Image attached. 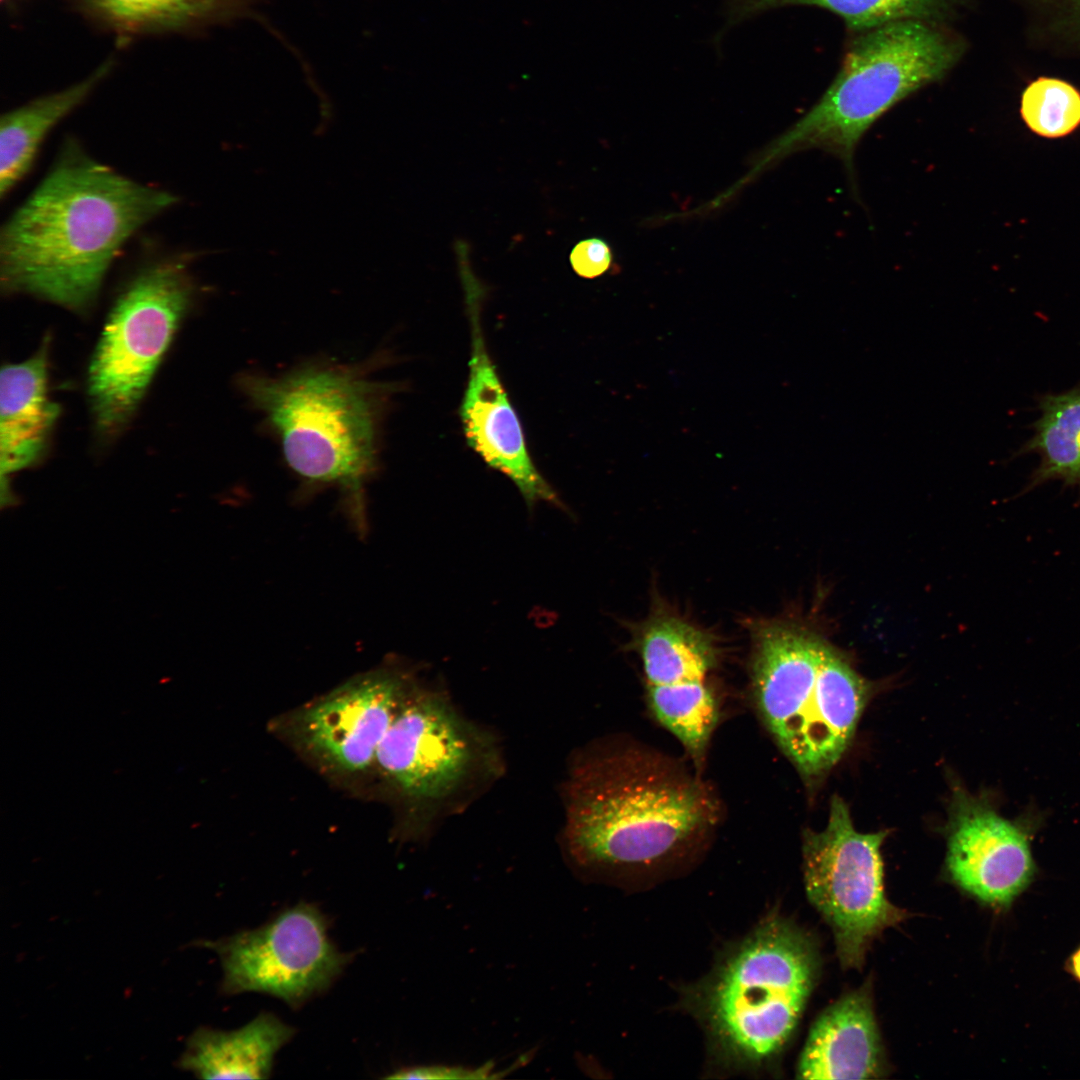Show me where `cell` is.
I'll use <instances>...</instances> for the list:
<instances>
[{"instance_id": "obj_14", "label": "cell", "mask_w": 1080, "mask_h": 1080, "mask_svg": "<svg viewBox=\"0 0 1080 1080\" xmlns=\"http://www.w3.org/2000/svg\"><path fill=\"white\" fill-rule=\"evenodd\" d=\"M884 1055L867 986L829 1006L810 1029L800 1054L801 1079H874Z\"/></svg>"}, {"instance_id": "obj_5", "label": "cell", "mask_w": 1080, "mask_h": 1080, "mask_svg": "<svg viewBox=\"0 0 1080 1080\" xmlns=\"http://www.w3.org/2000/svg\"><path fill=\"white\" fill-rule=\"evenodd\" d=\"M752 687L767 729L806 778L822 776L842 758L870 691L836 649L789 623L757 632Z\"/></svg>"}, {"instance_id": "obj_12", "label": "cell", "mask_w": 1080, "mask_h": 1080, "mask_svg": "<svg viewBox=\"0 0 1080 1080\" xmlns=\"http://www.w3.org/2000/svg\"><path fill=\"white\" fill-rule=\"evenodd\" d=\"M946 864L959 887L994 906L1009 905L1035 869L1024 831L963 791L952 804Z\"/></svg>"}, {"instance_id": "obj_27", "label": "cell", "mask_w": 1080, "mask_h": 1080, "mask_svg": "<svg viewBox=\"0 0 1080 1080\" xmlns=\"http://www.w3.org/2000/svg\"><path fill=\"white\" fill-rule=\"evenodd\" d=\"M1071 971L1080 981V948L1071 957Z\"/></svg>"}, {"instance_id": "obj_24", "label": "cell", "mask_w": 1080, "mask_h": 1080, "mask_svg": "<svg viewBox=\"0 0 1080 1080\" xmlns=\"http://www.w3.org/2000/svg\"><path fill=\"white\" fill-rule=\"evenodd\" d=\"M1029 42L1064 59L1080 60V0H1013Z\"/></svg>"}, {"instance_id": "obj_26", "label": "cell", "mask_w": 1080, "mask_h": 1080, "mask_svg": "<svg viewBox=\"0 0 1080 1080\" xmlns=\"http://www.w3.org/2000/svg\"><path fill=\"white\" fill-rule=\"evenodd\" d=\"M490 1066L478 1069H465L447 1066H417L402 1068L387 1076L389 1079H485L489 1077Z\"/></svg>"}, {"instance_id": "obj_25", "label": "cell", "mask_w": 1080, "mask_h": 1080, "mask_svg": "<svg viewBox=\"0 0 1080 1080\" xmlns=\"http://www.w3.org/2000/svg\"><path fill=\"white\" fill-rule=\"evenodd\" d=\"M570 264L575 273L586 279L603 275L610 268L613 254L606 241L588 238L579 241L570 253Z\"/></svg>"}, {"instance_id": "obj_17", "label": "cell", "mask_w": 1080, "mask_h": 1080, "mask_svg": "<svg viewBox=\"0 0 1080 1080\" xmlns=\"http://www.w3.org/2000/svg\"><path fill=\"white\" fill-rule=\"evenodd\" d=\"M108 69L109 65H103L81 82L39 97L1 116V197L9 193L28 172L50 130L88 96Z\"/></svg>"}, {"instance_id": "obj_15", "label": "cell", "mask_w": 1080, "mask_h": 1080, "mask_svg": "<svg viewBox=\"0 0 1080 1080\" xmlns=\"http://www.w3.org/2000/svg\"><path fill=\"white\" fill-rule=\"evenodd\" d=\"M58 407L47 393L46 351L0 375V464L2 477L32 465L41 455L57 418Z\"/></svg>"}, {"instance_id": "obj_13", "label": "cell", "mask_w": 1080, "mask_h": 1080, "mask_svg": "<svg viewBox=\"0 0 1080 1080\" xmlns=\"http://www.w3.org/2000/svg\"><path fill=\"white\" fill-rule=\"evenodd\" d=\"M472 331L469 378L460 407L468 445L492 468L508 476L528 506L560 501L534 466L518 416L487 352L479 308L470 295Z\"/></svg>"}, {"instance_id": "obj_8", "label": "cell", "mask_w": 1080, "mask_h": 1080, "mask_svg": "<svg viewBox=\"0 0 1080 1080\" xmlns=\"http://www.w3.org/2000/svg\"><path fill=\"white\" fill-rule=\"evenodd\" d=\"M886 835L856 831L838 796L824 830L804 834L806 894L831 927L844 968L860 969L873 940L907 915L884 892L880 850Z\"/></svg>"}, {"instance_id": "obj_11", "label": "cell", "mask_w": 1080, "mask_h": 1080, "mask_svg": "<svg viewBox=\"0 0 1080 1080\" xmlns=\"http://www.w3.org/2000/svg\"><path fill=\"white\" fill-rule=\"evenodd\" d=\"M399 673L358 676L298 711L297 742L327 768L358 774L375 764L380 743L409 693Z\"/></svg>"}, {"instance_id": "obj_19", "label": "cell", "mask_w": 1080, "mask_h": 1080, "mask_svg": "<svg viewBox=\"0 0 1080 1080\" xmlns=\"http://www.w3.org/2000/svg\"><path fill=\"white\" fill-rule=\"evenodd\" d=\"M1040 411L1034 435L1021 449L1040 456L1026 490L1050 480L1080 488V384L1064 393L1043 396Z\"/></svg>"}, {"instance_id": "obj_18", "label": "cell", "mask_w": 1080, "mask_h": 1080, "mask_svg": "<svg viewBox=\"0 0 1080 1080\" xmlns=\"http://www.w3.org/2000/svg\"><path fill=\"white\" fill-rule=\"evenodd\" d=\"M969 0H724L725 31L766 11L786 6H814L841 17L856 33L906 19L944 23L956 16Z\"/></svg>"}, {"instance_id": "obj_7", "label": "cell", "mask_w": 1080, "mask_h": 1080, "mask_svg": "<svg viewBox=\"0 0 1080 1080\" xmlns=\"http://www.w3.org/2000/svg\"><path fill=\"white\" fill-rule=\"evenodd\" d=\"M183 262L164 260L140 272L118 298L89 371L98 427L120 428L140 402L191 299Z\"/></svg>"}, {"instance_id": "obj_4", "label": "cell", "mask_w": 1080, "mask_h": 1080, "mask_svg": "<svg viewBox=\"0 0 1080 1080\" xmlns=\"http://www.w3.org/2000/svg\"><path fill=\"white\" fill-rule=\"evenodd\" d=\"M965 50V40L942 22L906 19L858 32L831 84L772 155L820 149L853 178L855 152L868 130L899 102L941 80Z\"/></svg>"}, {"instance_id": "obj_20", "label": "cell", "mask_w": 1080, "mask_h": 1080, "mask_svg": "<svg viewBox=\"0 0 1080 1080\" xmlns=\"http://www.w3.org/2000/svg\"><path fill=\"white\" fill-rule=\"evenodd\" d=\"M639 649L647 685L706 681L715 664L708 636L674 617L650 623L641 636Z\"/></svg>"}, {"instance_id": "obj_2", "label": "cell", "mask_w": 1080, "mask_h": 1080, "mask_svg": "<svg viewBox=\"0 0 1080 1080\" xmlns=\"http://www.w3.org/2000/svg\"><path fill=\"white\" fill-rule=\"evenodd\" d=\"M239 385L304 485L339 487L354 525L365 530L363 488L377 469L382 423L400 385L320 364L279 376L247 373Z\"/></svg>"}, {"instance_id": "obj_1", "label": "cell", "mask_w": 1080, "mask_h": 1080, "mask_svg": "<svg viewBox=\"0 0 1080 1080\" xmlns=\"http://www.w3.org/2000/svg\"><path fill=\"white\" fill-rule=\"evenodd\" d=\"M176 202L173 194L119 174L68 139L49 173L2 226V287L84 309L125 242Z\"/></svg>"}, {"instance_id": "obj_21", "label": "cell", "mask_w": 1080, "mask_h": 1080, "mask_svg": "<svg viewBox=\"0 0 1080 1080\" xmlns=\"http://www.w3.org/2000/svg\"><path fill=\"white\" fill-rule=\"evenodd\" d=\"M647 700L656 720L700 763L719 717L717 700L706 681L647 685Z\"/></svg>"}, {"instance_id": "obj_3", "label": "cell", "mask_w": 1080, "mask_h": 1080, "mask_svg": "<svg viewBox=\"0 0 1080 1080\" xmlns=\"http://www.w3.org/2000/svg\"><path fill=\"white\" fill-rule=\"evenodd\" d=\"M568 798V846L585 865L657 864L703 839L719 816L703 782L632 751L582 766Z\"/></svg>"}, {"instance_id": "obj_6", "label": "cell", "mask_w": 1080, "mask_h": 1080, "mask_svg": "<svg viewBox=\"0 0 1080 1080\" xmlns=\"http://www.w3.org/2000/svg\"><path fill=\"white\" fill-rule=\"evenodd\" d=\"M819 969L815 945L778 917L757 927L708 983L702 1010L720 1051L744 1066L775 1056L794 1031Z\"/></svg>"}, {"instance_id": "obj_10", "label": "cell", "mask_w": 1080, "mask_h": 1080, "mask_svg": "<svg viewBox=\"0 0 1080 1080\" xmlns=\"http://www.w3.org/2000/svg\"><path fill=\"white\" fill-rule=\"evenodd\" d=\"M480 752L479 737L439 696L409 691L380 743L375 765L403 796L430 802L459 788Z\"/></svg>"}, {"instance_id": "obj_22", "label": "cell", "mask_w": 1080, "mask_h": 1080, "mask_svg": "<svg viewBox=\"0 0 1080 1080\" xmlns=\"http://www.w3.org/2000/svg\"><path fill=\"white\" fill-rule=\"evenodd\" d=\"M255 0H88L109 22L127 29L176 27L211 18L234 16Z\"/></svg>"}, {"instance_id": "obj_23", "label": "cell", "mask_w": 1080, "mask_h": 1080, "mask_svg": "<svg viewBox=\"0 0 1080 1080\" xmlns=\"http://www.w3.org/2000/svg\"><path fill=\"white\" fill-rule=\"evenodd\" d=\"M1020 113L1036 134L1057 138L1080 125V90L1067 80L1039 76L1024 88Z\"/></svg>"}, {"instance_id": "obj_9", "label": "cell", "mask_w": 1080, "mask_h": 1080, "mask_svg": "<svg viewBox=\"0 0 1080 1080\" xmlns=\"http://www.w3.org/2000/svg\"><path fill=\"white\" fill-rule=\"evenodd\" d=\"M328 927L318 906L300 902L260 927L205 945L221 960L224 993H264L296 1009L327 991L353 957L336 947Z\"/></svg>"}, {"instance_id": "obj_16", "label": "cell", "mask_w": 1080, "mask_h": 1080, "mask_svg": "<svg viewBox=\"0 0 1080 1080\" xmlns=\"http://www.w3.org/2000/svg\"><path fill=\"white\" fill-rule=\"evenodd\" d=\"M294 1035L292 1026L269 1012L233 1031L201 1028L190 1038L182 1065L206 1079H266L275 1055Z\"/></svg>"}]
</instances>
